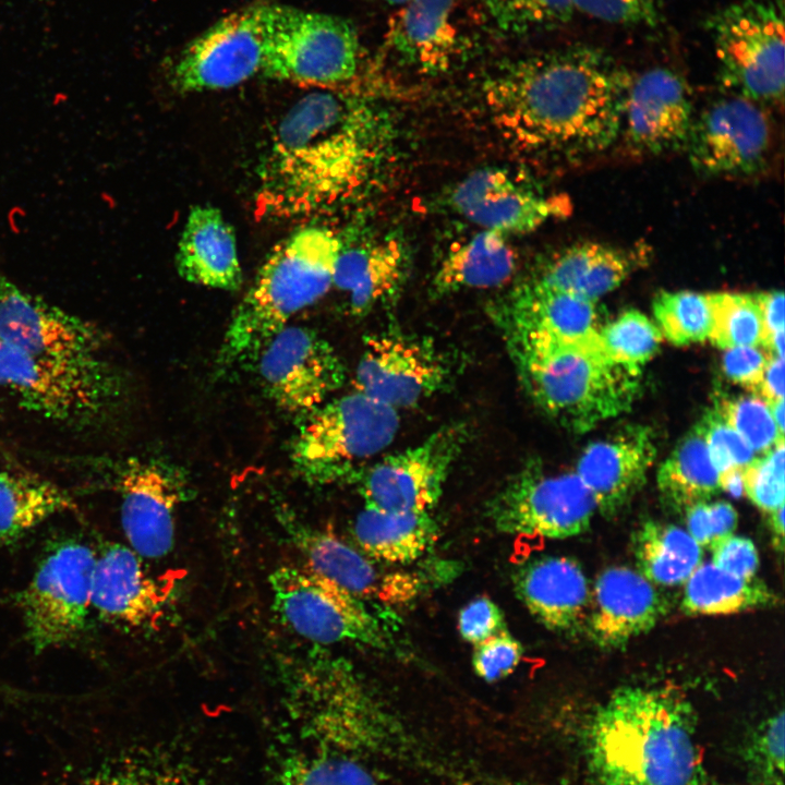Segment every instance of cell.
<instances>
[{
	"instance_id": "cell-1",
	"label": "cell",
	"mask_w": 785,
	"mask_h": 785,
	"mask_svg": "<svg viewBox=\"0 0 785 785\" xmlns=\"http://www.w3.org/2000/svg\"><path fill=\"white\" fill-rule=\"evenodd\" d=\"M629 80L602 49L571 45L507 60L485 76L480 93L515 144L578 159L619 137Z\"/></svg>"
},
{
	"instance_id": "cell-2",
	"label": "cell",
	"mask_w": 785,
	"mask_h": 785,
	"mask_svg": "<svg viewBox=\"0 0 785 785\" xmlns=\"http://www.w3.org/2000/svg\"><path fill=\"white\" fill-rule=\"evenodd\" d=\"M357 97L318 90L279 123L261 165L265 214L302 215L331 205L367 179L384 145L381 122Z\"/></svg>"
},
{
	"instance_id": "cell-3",
	"label": "cell",
	"mask_w": 785,
	"mask_h": 785,
	"mask_svg": "<svg viewBox=\"0 0 785 785\" xmlns=\"http://www.w3.org/2000/svg\"><path fill=\"white\" fill-rule=\"evenodd\" d=\"M692 705L673 686H624L591 718L587 758L599 785H709Z\"/></svg>"
},
{
	"instance_id": "cell-4",
	"label": "cell",
	"mask_w": 785,
	"mask_h": 785,
	"mask_svg": "<svg viewBox=\"0 0 785 785\" xmlns=\"http://www.w3.org/2000/svg\"><path fill=\"white\" fill-rule=\"evenodd\" d=\"M523 388L548 416L575 433L627 412L641 390V371L612 361L600 338L570 343L499 325Z\"/></svg>"
},
{
	"instance_id": "cell-5",
	"label": "cell",
	"mask_w": 785,
	"mask_h": 785,
	"mask_svg": "<svg viewBox=\"0 0 785 785\" xmlns=\"http://www.w3.org/2000/svg\"><path fill=\"white\" fill-rule=\"evenodd\" d=\"M340 239L323 227L298 230L266 259L237 306L218 353L226 372L256 361L266 343L333 286Z\"/></svg>"
},
{
	"instance_id": "cell-6",
	"label": "cell",
	"mask_w": 785,
	"mask_h": 785,
	"mask_svg": "<svg viewBox=\"0 0 785 785\" xmlns=\"http://www.w3.org/2000/svg\"><path fill=\"white\" fill-rule=\"evenodd\" d=\"M0 389L25 411L62 426L96 427L119 404L123 383L102 355L59 359L0 342Z\"/></svg>"
},
{
	"instance_id": "cell-7",
	"label": "cell",
	"mask_w": 785,
	"mask_h": 785,
	"mask_svg": "<svg viewBox=\"0 0 785 785\" xmlns=\"http://www.w3.org/2000/svg\"><path fill=\"white\" fill-rule=\"evenodd\" d=\"M263 34L261 73L267 77L326 87L358 73L361 46L347 19L265 1Z\"/></svg>"
},
{
	"instance_id": "cell-8",
	"label": "cell",
	"mask_w": 785,
	"mask_h": 785,
	"mask_svg": "<svg viewBox=\"0 0 785 785\" xmlns=\"http://www.w3.org/2000/svg\"><path fill=\"white\" fill-rule=\"evenodd\" d=\"M398 428L396 409L355 390L309 413L292 443L291 460L313 483L349 478L357 462L388 447Z\"/></svg>"
},
{
	"instance_id": "cell-9",
	"label": "cell",
	"mask_w": 785,
	"mask_h": 785,
	"mask_svg": "<svg viewBox=\"0 0 785 785\" xmlns=\"http://www.w3.org/2000/svg\"><path fill=\"white\" fill-rule=\"evenodd\" d=\"M720 78L734 95L761 105L783 99V0H736L708 20Z\"/></svg>"
},
{
	"instance_id": "cell-10",
	"label": "cell",
	"mask_w": 785,
	"mask_h": 785,
	"mask_svg": "<svg viewBox=\"0 0 785 785\" xmlns=\"http://www.w3.org/2000/svg\"><path fill=\"white\" fill-rule=\"evenodd\" d=\"M269 585L275 612L299 636L317 644L397 651L394 636L361 599L304 566L278 567Z\"/></svg>"
},
{
	"instance_id": "cell-11",
	"label": "cell",
	"mask_w": 785,
	"mask_h": 785,
	"mask_svg": "<svg viewBox=\"0 0 785 785\" xmlns=\"http://www.w3.org/2000/svg\"><path fill=\"white\" fill-rule=\"evenodd\" d=\"M96 558L85 543L61 542L17 594L25 637L37 654L70 643L85 629Z\"/></svg>"
},
{
	"instance_id": "cell-12",
	"label": "cell",
	"mask_w": 785,
	"mask_h": 785,
	"mask_svg": "<svg viewBox=\"0 0 785 785\" xmlns=\"http://www.w3.org/2000/svg\"><path fill=\"white\" fill-rule=\"evenodd\" d=\"M595 502L575 473L550 474L531 464L488 503L499 532L561 540L589 530Z\"/></svg>"
},
{
	"instance_id": "cell-13",
	"label": "cell",
	"mask_w": 785,
	"mask_h": 785,
	"mask_svg": "<svg viewBox=\"0 0 785 785\" xmlns=\"http://www.w3.org/2000/svg\"><path fill=\"white\" fill-rule=\"evenodd\" d=\"M479 4L478 0H409L392 19L386 48L399 63L420 73L450 71L480 48V19L486 16H471Z\"/></svg>"
},
{
	"instance_id": "cell-14",
	"label": "cell",
	"mask_w": 785,
	"mask_h": 785,
	"mask_svg": "<svg viewBox=\"0 0 785 785\" xmlns=\"http://www.w3.org/2000/svg\"><path fill=\"white\" fill-rule=\"evenodd\" d=\"M467 437L463 423H451L360 472L357 482L364 505L390 511H431Z\"/></svg>"
},
{
	"instance_id": "cell-15",
	"label": "cell",
	"mask_w": 785,
	"mask_h": 785,
	"mask_svg": "<svg viewBox=\"0 0 785 785\" xmlns=\"http://www.w3.org/2000/svg\"><path fill=\"white\" fill-rule=\"evenodd\" d=\"M264 2L226 15L192 39L170 68L173 88L181 93L226 89L261 73Z\"/></svg>"
},
{
	"instance_id": "cell-16",
	"label": "cell",
	"mask_w": 785,
	"mask_h": 785,
	"mask_svg": "<svg viewBox=\"0 0 785 785\" xmlns=\"http://www.w3.org/2000/svg\"><path fill=\"white\" fill-rule=\"evenodd\" d=\"M772 140L763 105L734 95L695 117L685 148L699 173L742 177L766 166Z\"/></svg>"
},
{
	"instance_id": "cell-17",
	"label": "cell",
	"mask_w": 785,
	"mask_h": 785,
	"mask_svg": "<svg viewBox=\"0 0 785 785\" xmlns=\"http://www.w3.org/2000/svg\"><path fill=\"white\" fill-rule=\"evenodd\" d=\"M255 362L268 397L291 413H311L345 379L343 365L330 343L302 326L283 327Z\"/></svg>"
},
{
	"instance_id": "cell-18",
	"label": "cell",
	"mask_w": 785,
	"mask_h": 785,
	"mask_svg": "<svg viewBox=\"0 0 785 785\" xmlns=\"http://www.w3.org/2000/svg\"><path fill=\"white\" fill-rule=\"evenodd\" d=\"M279 520L305 559V568L337 583L354 596L397 606L414 601L430 583L427 572L386 569L331 532L313 528L291 515Z\"/></svg>"
},
{
	"instance_id": "cell-19",
	"label": "cell",
	"mask_w": 785,
	"mask_h": 785,
	"mask_svg": "<svg viewBox=\"0 0 785 785\" xmlns=\"http://www.w3.org/2000/svg\"><path fill=\"white\" fill-rule=\"evenodd\" d=\"M449 367L434 345L400 331L364 339L354 374L355 390L398 411L439 391Z\"/></svg>"
},
{
	"instance_id": "cell-20",
	"label": "cell",
	"mask_w": 785,
	"mask_h": 785,
	"mask_svg": "<svg viewBox=\"0 0 785 785\" xmlns=\"http://www.w3.org/2000/svg\"><path fill=\"white\" fill-rule=\"evenodd\" d=\"M120 518L130 547L143 558L169 554L176 535V515L189 497L183 473L158 459L128 458L118 466Z\"/></svg>"
},
{
	"instance_id": "cell-21",
	"label": "cell",
	"mask_w": 785,
	"mask_h": 785,
	"mask_svg": "<svg viewBox=\"0 0 785 785\" xmlns=\"http://www.w3.org/2000/svg\"><path fill=\"white\" fill-rule=\"evenodd\" d=\"M0 342L59 359L101 355L107 334L95 323L33 294L0 270Z\"/></svg>"
},
{
	"instance_id": "cell-22",
	"label": "cell",
	"mask_w": 785,
	"mask_h": 785,
	"mask_svg": "<svg viewBox=\"0 0 785 785\" xmlns=\"http://www.w3.org/2000/svg\"><path fill=\"white\" fill-rule=\"evenodd\" d=\"M695 116L689 89L673 71L656 68L629 80L619 136L636 153L685 148Z\"/></svg>"
},
{
	"instance_id": "cell-23",
	"label": "cell",
	"mask_w": 785,
	"mask_h": 785,
	"mask_svg": "<svg viewBox=\"0 0 785 785\" xmlns=\"http://www.w3.org/2000/svg\"><path fill=\"white\" fill-rule=\"evenodd\" d=\"M174 585V577L152 573L130 546L111 544L96 558L92 608L123 627H156L171 603Z\"/></svg>"
},
{
	"instance_id": "cell-24",
	"label": "cell",
	"mask_w": 785,
	"mask_h": 785,
	"mask_svg": "<svg viewBox=\"0 0 785 785\" xmlns=\"http://www.w3.org/2000/svg\"><path fill=\"white\" fill-rule=\"evenodd\" d=\"M667 612L666 599L637 569L609 567L591 589L583 631L599 648L618 650L651 631Z\"/></svg>"
},
{
	"instance_id": "cell-25",
	"label": "cell",
	"mask_w": 785,
	"mask_h": 785,
	"mask_svg": "<svg viewBox=\"0 0 785 785\" xmlns=\"http://www.w3.org/2000/svg\"><path fill=\"white\" fill-rule=\"evenodd\" d=\"M448 201L462 217L505 235L531 232L567 210L565 201L536 194L497 168L471 173L452 189Z\"/></svg>"
},
{
	"instance_id": "cell-26",
	"label": "cell",
	"mask_w": 785,
	"mask_h": 785,
	"mask_svg": "<svg viewBox=\"0 0 785 785\" xmlns=\"http://www.w3.org/2000/svg\"><path fill=\"white\" fill-rule=\"evenodd\" d=\"M655 457L652 430L627 425L591 443L578 460L576 474L590 491L596 510L613 518L644 485Z\"/></svg>"
},
{
	"instance_id": "cell-27",
	"label": "cell",
	"mask_w": 785,
	"mask_h": 785,
	"mask_svg": "<svg viewBox=\"0 0 785 785\" xmlns=\"http://www.w3.org/2000/svg\"><path fill=\"white\" fill-rule=\"evenodd\" d=\"M512 584L517 597L546 629L565 636L584 630L591 588L576 559L561 555L529 559L516 568Z\"/></svg>"
},
{
	"instance_id": "cell-28",
	"label": "cell",
	"mask_w": 785,
	"mask_h": 785,
	"mask_svg": "<svg viewBox=\"0 0 785 785\" xmlns=\"http://www.w3.org/2000/svg\"><path fill=\"white\" fill-rule=\"evenodd\" d=\"M597 301L546 285L538 278L509 291L493 306L496 323L533 329L570 343L599 340Z\"/></svg>"
},
{
	"instance_id": "cell-29",
	"label": "cell",
	"mask_w": 785,
	"mask_h": 785,
	"mask_svg": "<svg viewBox=\"0 0 785 785\" xmlns=\"http://www.w3.org/2000/svg\"><path fill=\"white\" fill-rule=\"evenodd\" d=\"M333 286L346 292L352 314L363 315L396 297L408 270V253L396 238L342 240Z\"/></svg>"
},
{
	"instance_id": "cell-30",
	"label": "cell",
	"mask_w": 785,
	"mask_h": 785,
	"mask_svg": "<svg viewBox=\"0 0 785 785\" xmlns=\"http://www.w3.org/2000/svg\"><path fill=\"white\" fill-rule=\"evenodd\" d=\"M176 266L179 275L192 283L230 291L241 287L234 232L218 208L197 205L190 210Z\"/></svg>"
},
{
	"instance_id": "cell-31",
	"label": "cell",
	"mask_w": 785,
	"mask_h": 785,
	"mask_svg": "<svg viewBox=\"0 0 785 785\" xmlns=\"http://www.w3.org/2000/svg\"><path fill=\"white\" fill-rule=\"evenodd\" d=\"M647 259L645 250L582 242L550 259L538 279L552 287L597 301L618 288Z\"/></svg>"
},
{
	"instance_id": "cell-32",
	"label": "cell",
	"mask_w": 785,
	"mask_h": 785,
	"mask_svg": "<svg viewBox=\"0 0 785 785\" xmlns=\"http://www.w3.org/2000/svg\"><path fill=\"white\" fill-rule=\"evenodd\" d=\"M360 550L372 559L406 566L437 542L439 529L430 511H390L364 505L353 523Z\"/></svg>"
},
{
	"instance_id": "cell-33",
	"label": "cell",
	"mask_w": 785,
	"mask_h": 785,
	"mask_svg": "<svg viewBox=\"0 0 785 785\" xmlns=\"http://www.w3.org/2000/svg\"><path fill=\"white\" fill-rule=\"evenodd\" d=\"M516 264V253L507 242V235L483 229L445 255L433 276L431 289L439 297L463 289L496 287L511 277Z\"/></svg>"
},
{
	"instance_id": "cell-34",
	"label": "cell",
	"mask_w": 785,
	"mask_h": 785,
	"mask_svg": "<svg viewBox=\"0 0 785 785\" xmlns=\"http://www.w3.org/2000/svg\"><path fill=\"white\" fill-rule=\"evenodd\" d=\"M56 483L25 470L0 469V544H12L51 517L76 510Z\"/></svg>"
},
{
	"instance_id": "cell-35",
	"label": "cell",
	"mask_w": 785,
	"mask_h": 785,
	"mask_svg": "<svg viewBox=\"0 0 785 785\" xmlns=\"http://www.w3.org/2000/svg\"><path fill=\"white\" fill-rule=\"evenodd\" d=\"M683 585L680 608L690 616L729 615L780 603L777 594L759 578L736 577L711 561H702Z\"/></svg>"
},
{
	"instance_id": "cell-36",
	"label": "cell",
	"mask_w": 785,
	"mask_h": 785,
	"mask_svg": "<svg viewBox=\"0 0 785 785\" xmlns=\"http://www.w3.org/2000/svg\"><path fill=\"white\" fill-rule=\"evenodd\" d=\"M637 570L656 587L681 585L702 563L703 548L680 527L644 521L632 535Z\"/></svg>"
},
{
	"instance_id": "cell-37",
	"label": "cell",
	"mask_w": 785,
	"mask_h": 785,
	"mask_svg": "<svg viewBox=\"0 0 785 785\" xmlns=\"http://www.w3.org/2000/svg\"><path fill=\"white\" fill-rule=\"evenodd\" d=\"M656 482L663 504L676 512H685L718 493V473L698 423L660 466Z\"/></svg>"
},
{
	"instance_id": "cell-38",
	"label": "cell",
	"mask_w": 785,
	"mask_h": 785,
	"mask_svg": "<svg viewBox=\"0 0 785 785\" xmlns=\"http://www.w3.org/2000/svg\"><path fill=\"white\" fill-rule=\"evenodd\" d=\"M278 785H384L358 759L321 749L288 756L279 771Z\"/></svg>"
},
{
	"instance_id": "cell-39",
	"label": "cell",
	"mask_w": 785,
	"mask_h": 785,
	"mask_svg": "<svg viewBox=\"0 0 785 785\" xmlns=\"http://www.w3.org/2000/svg\"><path fill=\"white\" fill-rule=\"evenodd\" d=\"M490 25L505 36H526L566 24L573 0H478Z\"/></svg>"
},
{
	"instance_id": "cell-40",
	"label": "cell",
	"mask_w": 785,
	"mask_h": 785,
	"mask_svg": "<svg viewBox=\"0 0 785 785\" xmlns=\"http://www.w3.org/2000/svg\"><path fill=\"white\" fill-rule=\"evenodd\" d=\"M599 338L607 358L635 371H641L662 341L657 326L638 310H627L602 325Z\"/></svg>"
},
{
	"instance_id": "cell-41",
	"label": "cell",
	"mask_w": 785,
	"mask_h": 785,
	"mask_svg": "<svg viewBox=\"0 0 785 785\" xmlns=\"http://www.w3.org/2000/svg\"><path fill=\"white\" fill-rule=\"evenodd\" d=\"M711 312L709 338L721 349L762 346L763 328L753 294L716 292L708 294Z\"/></svg>"
},
{
	"instance_id": "cell-42",
	"label": "cell",
	"mask_w": 785,
	"mask_h": 785,
	"mask_svg": "<svg viewBox=\"0 0 785 785\" xmlns=\"http://www.w3.org/2000/svg\"><path fill=\"white\" fill-rule=\"evenodd\" d=\"M653 314L661 335L676 346L709 338L711 312L708 294L662 291L654 298Z\"/></svg>"
},
{
	"instance_id": "cell-43",
	"label": "cell",
	"mask_w": 785,
	"mask_h": 785,
	"mask_svg": "<svg viewBox=\"0 0 785 785\" xmlns=\"http://www.w3.org/2000/svg\"><path fill=\"white\" fill-rule=\"evenodd\" d=\"M75 785H191L173 765L142 751L114 754L100 761Z\"/></svg>"
},
{
	"instance_id": "cell-44",
	"label": "cell",
	"mask_w": 785,
	"mask_h": 785,
	"mask_svg": "<svg viewBox=\"0 0 785 785\" xmlns=\"http://www.w3.org/2000/svg\"><path fill=\"white\" fill-rule=\"evenodd\" d=\"M714 407L754 452L762 454L784 439L772 418L769 403L757 395L721 396Z\"/></svg>"
},
{
	"instance_id": "cell-45",
	"label": "cell",
	"mask_w": 785,
	"mask_h": 785,
	"mask_svg": "<svg viewBox=\"0 0 785 785\" xmlns=\"http://www.w3.org/2000/svg\"><path fill=\"white\" fill-rule=\"evenodd\" d=\"M784 712L766 718L746 747L751 785H784Z\"/></svg>"
},
{
	"instance_id": "cell-46",
	"label": "cell",
	"mask_w": 785,
	"mask_h": 785,
	"mask_svg": "<svg viewBox=\"0 0 785 785\" xmlns=\"http://www.w3.org/2000/svg\"><path fill=\"white\" fill-rule=\"evenodd\" d=\"M784 439L754 457L742 472V490L750 502L765 514L784 506Z\"/></svg>"
},
{
	"instance_id": "cell-47",
	"label": "cell",
	"mask_w": 785,
	"mask_h": 785,
	"mask_svg": "<svg viewBox=\"0 0 785 785\" xmlns=\"http://www.w3.org/2000/svg\"><path fill=\"white\" fill-rule=\"evenodd\" d=\"M698 425L717 473L730 468H745L754 458V451L726 423L714 406L704 413Z\"/></svg>"
},
{
	"instance_id": "cell-48",
	"label": "cell",
	"mask_w": 785,
	"mask_h": 785,
	"mask_svg": "<svg viewBox=\"0 0 785 785\" xmlns=\"http://www.w3.org/2000/svg\"><path fill=\"white\" fill-rule=\"evenodd\" d=\"M522 654L521 643L504 628L475 644L473 669L481 679L497 681L517 668Z\"/></svg>"
},
{
	"instance_id": "cell-49",
	"label": "cell",
	"mask_w": 785,
	"mask_h": 785,
	"mask_svg": "<svg viewBox=\"0 0 785 785\" xmlns=\"http://www.w3.org/2000/svg\"><path fill=\"white\" fill-rule=\"evenodd\" d=\"M684 514L686 531L702 548H710L716 541L733 534L738 523L736 509L726 500L701 502Z\"/></svg>"
},
{
	"instance_id": "cell-50",
	"label": "cell",
	"mask_w": 785,
	"mask_h": 785,
	"mask_svg": "<svg viewBox=\"0 0 785 785\" xmlns=\"http://www.w3.org/2000/svg\"><path fill=\"white\" fill-rule=\"evenodd\" d=\"M576 10L594 19L619 25L657 24V0H573Z\"/></svg>"
},
{
	"instance_id": "cell-51",
	"label": "cell",
	"mask_w": 785,
	"mask_h": 785,
	"mask_svg": "<svg viewBox=\"0 0 785 785\" xmlns=\"http://www.w3.org/2000/svg\"><path fill=\"white\" fill-rule=\"evenodd\" d=\"M709 550L711 563L725 572L744 579L757 577L760 559L749 538L733 533L716 541Z\"/></svg>"
},
{
	"instance_id": "cell-52",
	"label": "cell",
	"mask_w": 785,
	"mask_h": 785,
	"mask_svg": "<svg viewBox=\"0 0 785 785\" xmlns=\"http://www.w3.org/2000/svg\"><path fill=\"white\" fill-rule=\"evenodd\" d=\"M773 353L762 346L726 349L722 357L725 376L754 395L769 359Z\"/></svg>"
},
{
	"instance_id": "cell-53",
	"label": "cell",
	"mask_w": 785,
	"mask_h": 785,
	"mask_svg": "<svg viewBox=\"0 0 785 785\" xmlns=\"http://www.w3.org/2000/svg\"><path fill=\"white\" fill-rule=\"evenodd\" d=\"M505 628L504 616L497 604L480 596L466 604L458 615V630L463 640L478 644Z\"/></svg>"
},
{
	"instance_id": "cell-54",
	"label": "cell",
	"mask_w": 785,
	"mask_h": 785,
	"mask_svg": "<svg viewBox=\"0 0 785 785\" xmlns=\"http://www.w3.org/2000/svg\"><path fill=\"white\" fill-rule=\"evenodd\" d=\"M753 298L762 319V347L769 350L773 336L784 330V293L782 290H770L754 293Z\"/></svg>"
},
{
	"instance_id": "cell-55",
	"label": "cell",
	"mask_w": 785,
	"mask_h": 785,
	"mask_svg": "<svg viewBox=\"0 0 785 785\" xmlns=\"http://www.w3.org/2000/svg\"><path fill=\"white\" fill-rule=\"evenodd\" d=\"M754 395L768 403L784 399V358L771 355Z\"/></svg>"
},
{
	"instance_id": "cell-56",
	"label": "cell",
	"mask_w": 785,
	"mask_h": 785,
	"mask_svg": "<svg viewBox=\"0 0 785 785\" xmlns=\"http://www.w3.org/2000/svg\"><path fill=\"white\" fill-rule=\"evenodd\" d=\"M742 472L744 468L736 467L718 473L720 490H724L735 497L740 496L744 493Z\"/></svg>"
},
{
	"instance_id": "cell-57",
	"label": "cell",
	"mask_w": 785,
	"mask_h": 785,
	"mask_svg": "<svg viewBox=\"0 0 785 785\" xmlns=\"http://www.w3.org/2000/svg\"><path fill=\"white\" fill-rule=\"evenodd\" d=\"M768 515L773 546L775 551L782 553L784 550V506Z\"/></svg>"
},
{
	"instance_id": "cell-58",
	"label": "cell",
	"mask_w": 785,
	"mask_h": 785,
	"mask_svg": "<svg viewBox=\"0 0 785 785\" xmlns=\"http://www.w3.org/2000/svg\"><path fill=\"white\" fill-rule=\"evenodd\" d=\"M769 407L780 433L784 435V399L771 402Z\"/></svg>"
},
{
	"instance_id": "cell-59",
	"label": "cell",
	"mask_w": 785,
	"mask_h": 785,
	"mask_svg": "<svg viewBox=\"0 0 785 785\" xmlns=\"http://www.w3.org/2000/svg\"><path fill=\"white\" fill-rule=\"evenodd\" d=\"M378 1L383 2L384 4L390 5V7L399 8L402 4H404L406 2H408L409 0H378Z\"/></svg>"
}]
</instances>
